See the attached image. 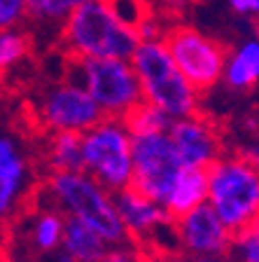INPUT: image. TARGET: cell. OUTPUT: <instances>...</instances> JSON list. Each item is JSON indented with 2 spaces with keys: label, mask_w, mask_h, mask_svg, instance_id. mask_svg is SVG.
I'll use <instances>...</instances> for the list:
<instances>
[{
  "label": "cell",
  "mask_w": 259,
  "mask_h": 262,
  "mask_svg": "<svg viewBox=\"0 0 259 262\" xmlns=\"http://www.w3.org/2000/svg\"><path fill=\"white\" fill-rule=\"evenodd\" d=\"M59 42L70 59H131L140 38L112 0H86L59 26Z\"/></svg>",
  "instance_id": "6da1fadb"
},
{
  "label": "cell",
  "mask_w": 259,
  "mask_h": 262,
  "mask_svg": "<svg viewBox=\"0 0 259 262\" xmlns=\"http://www.w3.org/2000/svg\"><path fill=\"white\" fill-rule=\"evenodd\" d=\"M44 190L54 199V208H59L65 218H75L91 227L108 241V246L124 244L129 239L114 206V194L86 171L49 173Z\"/></svg>",
  "instance_id": "7a4b0ae2"
},
{
  "label": "cell",
  "mask_w": 259,
  "mask_h": 262,
  "mask_svg": "<svg viewBox=\"0 0 259 262\" xmlns=\"http://www.w3.org/2000/svg\"><path fill=\"white\" fill-rule=\"evenodd\" d=\"M131 66L140 82L143 101L157 105L171 120L201 110V94L180 73L163 40H143L131 56Z\"/></svg>",
  "instance_id": "3957f363"
},
{
  "label": "cell",
  "mask_w": 259,
  "mask_h": 262,
  "mask_svg": "<svg viewBox=\"0 0 259 262\" xmlns=\"http://www.w3.org/2000/svg\"><path fill=\"white\" fill-rule=\"evenodd\" d=\"M208 204L231 232L259 218V166L241 155H222L208 169Z\"/></svg>",
  "instance_id": "277c9868"
},
{
  "label": "cell",
  "mask_w": 259,
  "mask_h": 262,
  "mask_svg": "<svg viewBox=\"0 0 259 262\" xmlns=\"http://www.w3.org/2000/svg\"><path fill=\"white\" fill-rule=\"evenodd\" d=\"M68 80L77 82L91 94L103 117H124L143 101L140 82L131 59H70Z\"/></svg>",
  "instance_id": "5b68a950"
},
{
  "label": "cell",
  "mask_w": 259,
  "mask_h": 262,
  "mask_svg": "<svg viewBox=\"0 0 259 262\" xmlns=\"http://www.w3.org/2000/svg\"><path fill=\"white\" fill-rule=\"evenodd\" d=\"M133 136L119 117H101L82 134V169L98 180L105 190L114 192L131 185Z\"/></svg>",
  "instance_id": "8992f818"
},
{
  "label": "cell",
  "mask_w": 259,
  "mask_h": 262,
  "mask_svg": "<svg viewBox=\"0 0 259 262\" xmlns=\"http://www.w3.org/2000/svg\"><path fill=\"white\" fill-rule=\"evenodd\" d=\"M163 45L168 47L180 73L201 96L222 84L229 47L215 35L189 24H173L163 33Z\"/></svg>",
  "instance_id": "52a82bcc"
},
{
  "label": "cell",
  "mask_w": 259,
  "mask_h": 262,
  "mask_svg": "<svg viewBox=\"0 0 259 262\" xmlns=\"http://www.w3.org/2000/svg\"><path fill=\"white\" fill-rule=\"evenodd\" d=\"M131 157H133L131 187L154 202L163 204L173 180L182 169V162L175 152V145H173L168 131L133 136Z\"/></svg>",
  "instance_id": "ba28073f"
},
{
  "label": "cell",
  "mask_w": 259,
  "mask_h": 262,
  "mask_svg": "<svg viewBox=\"0 0 259 262\" xmlns=\"http://www.w3.org/2000/svg\"><path fill=\"white\" fill-rule=\"evenodd\" d=\"M101 117L103 113L91 98V94L68 77L52 84L40 96L38 103V120L49 134H54V131L84 134Z\"/></svg>",
  "instance_id": "9c48e42d"
},
{
  "label": "cell",
  "mask_w": 259,
  "mask_h": 262,
  "mask_svg": "<svg viewBox=\"0 0 259 262\" xmlns=\"http://www.w3.org/2000/svg\"><path fill=\"white\" fill-rule=\"evenodd\" d=\"M175 152L182 166L189 169H210L224 155V134L222 126L205 113H194L180 120H173L168 126Z\"/></svg>",
  "instance_id": "30bf717a"
},
{
  "label": "cell",
  "mask_w": 259,
  "mask_h": 262,
  "mask_svg": "<svg viewBox=\"0 0 259 262\" xmlns=\"http://www.w3.org/2000/svg\"><path fill=\"white\" fill-rule=\"evenodd\" d=\"M173 234L178 239L180 251L189 257L203 255H229L233 232L220 220L208 202L187 215L173 220Z\"/></svg>",
  "instance_id": "8fae6325"
},
{
  "label": "cell",
  "mask_w": 259,
  "mask_h": 262,
  "mask_svg": "<svg viewBox=\"0 0 259 262\" xmlns=\"http://www.w3.org/2000/svg\"><path fill=\"white\" fill-rule=\"evenodd\" d=\"M114 206L122 218L129 239L145 241L161 232L163 227H171L173 220L166 213V208L159 202L145 196L143 192L133 190V187H124V190L114 192Z\"/></svg>",
  "instance_id": "7c38bea8"
},
{
  "label": "cell",
  "mask_w": 259,
  "mask_h": 262,
  "mask_svg": "<svg viewBox=\"0 0 259 262\" xmlns=\"http://www.w3.org/2000/svg\"><path fill=\"white\" fill-rule=\"evenodd\" d=\"M222 84L236 94H248L259 87V31L229 47Z\"/></svg>",
  "instance_id": "4fadbf2b"
},
{
  "label": "cell",
  "mask_w": 259,
  "mask_h": 262,
  "mask_svg": "<svg viewBox=\"0 0 259 262\" xmlns=\"http://www.w3.org/2000/svg\"><path fill=\"white\" fill-rule=\"evenodd\" d=\"M205 202H208V171L182 166L161 206L166 208L171 220H178Z\"/></svg>",
  "instance_id": "5bb4252c"
},
{
  "label": "cell",
  "mask_w": 259,
  "mask_h": 262,
  "mask_svg": "<svg viewBox=\"0 0 259 262\" xmlns=\"http://www.w3.org/2000/svg\"><path fill=\"white\" fill-rule=\"evenodd\" d=\"M26 180V159L10 138L0 136V215L12 211Z\"/></svg>",
  "instance_id": "9a60e30c"
},
{
  "label": "cell",
  "mask_w": 259,
  "mask_h": 262,
  "mask_svg": "<svg viewBox=\"0 0 259 262\" xmlns=\"http://www.w3.org/2000/svg\"><path fill=\"white\" fill-rule=\"evenodd\" d=\"M61 248L75 262H101V257L108 251V241L101 234H96L91 227L80 223V220L65 218V232Z\"/></svg>",
  "instance_id": "2e32d148"
},
{
  "label": "cell",
  "mask_w": 259,
  "mask_h": 262,
  "mask_svg": "<svg viewBox=\"0 0 259 262\" xmlns=\"http://www.w3.org/2000/svg\"><path fill=\"white\" fill-rule=\"evenodd\" d=\"M44 164L49 173L61 171H84L82 169V134L54 131L44 143Z\"/></svg>",
  "instance_id": "e0dca14e"
},
{
  "label": "cell",
  "mask_w": 259,
  "mask_h": 262,
  "mask_svg": "<svg viewBox=\"0 0 259 262\" xmlns=\"http://www.w3.org/2000/svg\"><path fill=\"white\" fill-rule=\"evenodd\" d=\"M33 52V35L23 26L0 28V75L19 66Z\"/></svg>",
  "instance_id": "ac0fdd59"
},
{
  "label": "cell",
  "mask_w": 259,
  "mask_h": 262,
  "mask_svg": "<svg viewBox=\"0 0 259 262\" xmlns=\"http://www.w3.org/2000/svg\"><path fill=\"white\" fill-rule=\"evenodd\" d=\"M65 232V215L56 211H42L33 223V246L42 253L59 251L63 244Z\"/></svg>",
  "instance_id": "d6986e66"
},
{
  "label": "cell",
  "mask_w": 259,
  "mask_h": 262,
  "mask_svg": "<svg viewBox=\"0 0 259 262\" xmlns=\"http://www.w3.org/2000/svg\"><path fill=\"white\" fill-rule=\"evenodd\" d=\"M82 3L86 0H26V19L59 28Z\"/></svg>",
  "instance_id": "ffe728a7"
},
{
  "label": "cell",
  "mask_w": 259,
  "mask_h": 262,
  "mask_svg": "<svg viewBox=\"0 0 259 262\" xmlns=\"http://www.w3.org/2000/svg\"><path fill=\"white\" fill-rule=\"evenodd\" d=\"M122 120H124L126 129L131 131V136L154 134V131H168V126L173 122L166 113H161L157 105L147 103V101H140L135 108H131Z\"/></svg>",
  "instance_id": "44dd1931"
},
{
  "label": "cell",
  "mask_w": 259,
  "mask_h": 262,
  "mask_svg": "<svg viewBox=\"0 0 259 262\" xmlns=\"http://www.w3.org/2000/svg\"><path fill=\"white\" fill-rule=\"evenodd\" d=\"M227 257L231 262H259V218L233 232Z\"/></svg>",
  "instance_id": "7402d4cb"
},
{
  "label": "cell",
  "mask_w": 259,
  "mask_h": 262,
  "mask_svg": "<svg viewBox=\"0 0 259 262\" xmlns=\"http://www.w3.org/2000/svg\"><path fill=\"white\" fill-rule=\"evenodd\" d=\"M166 28H168V24L163 21V19L154 10H150L140 19V21L135 24V33H138L140 42H143V40H163Z\"/></svg>",
  "instance_id": "603a6c76"
},
{
  "label": "cell",
  "mask_w": 259,
  "mask_h": 262,
  "mask_svg": "<svg viewBox=\"0 0 259 262\" xmlns=\"http://www.w3.org/2000/svg\"><path fill=\"white\" fill-rule=\"evenodd\" d=\"M112 7H114V12H117L126 24H131L133 28H135V24L152 10V5L145 3V0H112Z\"/></svg>",
  "instance_id": "cb8c5ba5"
},
{
  "label": "cell",
  "mask_w": 259,
  "mask_h": 262,
  "mask_svg": "<svg viewBox=\"0 0 259 262\" xmlns=\"http://www.w3.org/2000/svg\"><path fill=\"white\" fill-rule=\"evenodd\" d=\"M26 21V0H0V28L21 26Z\"/></svg>",
  "instance_id": "d4e9b609"
},
{
  "label": "cell",
  "mask_w": 259,
  "mask_h": 262,
  "mask_svg": "<svg viewBox=\"0 0 259 262\" xmlns=\"http://www.w3.org/2000/svg\"><path fill=\"white\" fill-rule=\"evenodd\" d=\"M233 16L243 21L259 24V0H224Z\"/></svg>",
  "instance_id": "484cf974"
},
{
  "label": "cell",
  "mask_w": 259,
  "mask_h": 262,
  "mask_svg": "<svg viewBox=\"0 0 259 262\" xmlns=\"http://www.w3.org/2000/svg\"><path fill=\"white\" fill-rule=\"evenodd\" d=\"M101 262H138V260H135L133 251H129V248H124L122 244H117V248H108V251H105Z\"/></svg>",
  "instance_id": "4316f807"
},
{
  "label": "cell",
  "mask_w": 259,
  "mask_h": 262,
  "mask_svg": "<svg viewBox=\"0 0 259 262\" xmlns=\"http://www.w3.org/2000/svg\"><path fill=\"white\" fill-rule=\"evenodd\" d=\"M238 155L245 157L248 162H252L254 166H259V136H250L248 143H243L238 147Z\"/></svg>",
  "instance_id": "83f0119b"
},
{
  "label": "cell",
  "mask_w": 259,
  "mask_h": 262,
  "mask_svg": "<svg viewBox=\"0 0 259 262\" xmlns=\"http://www.w3.org/2000/svg\"><path fill=\"white\" fill-rule=\"evenodd\" d=\"M159 5L166 12H171V14H182L192 5V0H159Z\"/></svg>",
  "instance_id": "f1b7e54d"
},
{
  "label": "cell",
  "mask_w": 259,
  "mask_h": 262,
  "mask_svg": "<svg viewBox=\"0 0 259 262\" xmlns=\"http://www.w3.org/2000/svg\"><path fill=\"white\" fill-rule=\"evenodd\" d=\"M187 262H231L227 255H203V257H189Z\"/></svg>",
  "instance_id": "f546056e"
},
{
  "label": "cell",
  "mask_w": 259,
  "mask_h": 262,
  "mask_svg": "<svg viewBox=\"0 0 259 262\" xmlns=\"http://www.w3.org/2000/svg\"><path fill=\"white\" fill-rule=\"evenodd\" d=\"M56 262H75V260H73V257L63 251V248H59V255H56Z\"/></svg>",
  "instance_id": "4dcf8cb0"
},
{
  "label": "cell",
  "mask_w": 259,
  "mask_h": 262,
  "mask_svg": "<svg viewBox=\"0 0 259 262\" xmlns=\"http://www.w3.org/2000/svg\"><path fill=\"white\" fill-rule=\"evenodd\" d=\"M0 262H12L10 253H7V248H5L3 244H0Z\"/></svg>",
  "instance_id": "1f68e13d"
},
{
  "label": "cell",
  "mask_w": 259,
  "mask_h": 262,
  "mask_svg": "<svg viewBox=\"0 0 259 262\" xmlns=\"http://www.w3.org/2000/svg\"><path fill=\"white\" fill-rule=\"evenodd\" d=\"M257 115H259V113H257Z\"/></svg>",
  "instance_id": "d6a6232c"
}]
</instances>
